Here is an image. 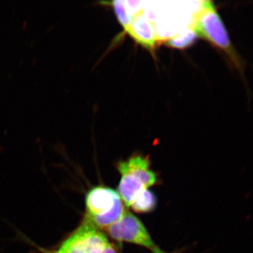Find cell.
Masks as SVG:
<instances>
[{"mask_svg":"<svg viewBox=\"0 0 253 253\" xmlns=\"http://www.w3.org/2000/svg\"><path fill=\"white\" fill-rule=\"evenodd\" d=\"M191 29L196 36L206 40L224 53L231 66L244 78L246 62L234 47L225 25L212 1L201 3L193 20Z\"/></svg>","mask_w":253,"mask_h":253,"instance_id":"1","label":"cell"},{"mask_svg":"<svg viewBox=\"0 0 253 253\" xmlns=\"http://www.w3.org/2000/svg\"><path fill=\"white\" fill-rule=\"evenodd\" d=\"M150 166L149 158L141 154H134L118 163V169L122 177L117 193L128 207L144 190L156 184V173L150 169Z\"/></svg>","mask_w":253,"mask_h":253,"instance_id":"2","label":"cell"},{"mask_svg":"<svg viewBox=\"0 0 253 253\" xmlns=\"http://www.w3.org/2000/svg\"><path fill=\"white\" fill-rule=\"evenodd\" d=\"M85 206V219L98 229L109 227L126 211L118 193L104 186L92 188L86 194Z\"/></svg>","mask_w":253,"mask_h":253,"instance_id":"3","label":"cell"},{"mask_svg":"<svg viewBox=\"0 0 253 253\" xmlns=\"http://www.w3.org/2000/svg\"><path fill=\"white\" fill-rule=\"evenodd\" d=\"M108 244L106 236L85 219L63 241L57 251L61 253H102Z\"/></svg>","mask_w":253,"mask_h":253,"instance_id":"4","label":"cell"},{"mask_svg":"<svg viewBox=\"0 0 253 253\" xmlns=\"http://www.w3.org/2000/svg\"><path fill=\"white\" fill-rule=\"evenodd\" d=\"M113 239L131 243L152 250L157 249L142 222L136 216L125 211L122 217L106 228Z\"/></svg>","mask_w":253,"mask_h":253,"instance_id":"5","label":"cell"},{"mask_svg":"<svg viewBox=\"0 0 253 253\" xmlns=\"http://www.w3.org/2000/svg\"><path fill=\"white\" fill-rule=\"evenodd\" d=\"M126 33L139 45L151 51H154L158 41L157 31L154 23L140 12L132 16Z\"/></svg>","mask_w":253,"mask_h":253,"instance_id":"6","label":"cell"},{"mask_svg":"<svg viewBox=\"0 0 253 253\" xmlns=\"http://www.w3.org/2000/svg\"><path fill=\"white\" fill-rule=\"evenodd\" d=\"M157 206V199L154 193L149 189L144 190L131 204L134 212L148 213L152 212Z\"/></svg>","mask_w":253,"mask_h":253,"instance_id":"7","label":"cell"},{"mask_svg":"<svg viewBox=\"0 0 253 253\" xmlns=\"http://www.w3.org/2000/svg\"><path fill=\"white\" fill-rule=\"evenodd\" d=\"M197 38L195 32L191 28H187L179 34H176L168 41V46L176 49H184L191 46Z\"/></svg>","mask_w":253,"mask_h":253,"instance_id":"8","label":"cell"},{"mask_svg":"<svg viewBox=\"0 0 253 253\" xmlns=\"http://www.w3.org/2000/svg\"><path fill=\"white\" fill-rule=\"evenodd\" d=\"M111 4L114 9L118 21L126 31L132 19L130 11L128 10L127 6L126 5V1H111Z\"/></svg>","mask_w":253,"mask_h":253,"instance_id":"9","label":"cell"},{"mask_svg":"<svg viewBox=\"0 0 253 253\" xmlns=\"http://www.w3.org/2000/svg\"><path fill=\"white\" fill-rule=\"evenodd\" d=\"M102 253H117V252H116V249L113 247V245L109 243L106 245Z\"/></svg>","mask_w":253,"mask_h":253,"instance_id":"10","label":"cell"},{"mask_svg":"<svg viewBox=\"0 0 253 253\" xmlns=\"http://www.w3.org/2000/svg\"><path fill=\"white\" fill-rule=\"evenodd\" d=\"M154 253H167L163 252V251H161V250L158 249L157 248V249L154 250Z\"/></svg>","mask_w":253,"mask_h":253,"instance_id":"11","label":"cell"},{"mask_svg":"<svg viewBox=\"0 0 253 253\" xmlns=\"http://www.w3.org/2000/svg\"><path fill=\"white\" fill-rule=\"evenodd\" d=\"M61 253L59 252V251H57V250H56V251H53V252H51V253Z\"/></svg>","mask_w":253,"mask_h":253,"instance_id":"12","label":"cell"}]
</instances>
